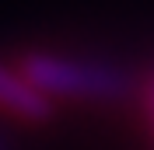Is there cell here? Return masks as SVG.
I'll return each mask as SVG.
<instances>
[{
    "mask_svg": "<svg viewBox=\"0 0 154 150\" xmlns=\"http://www.w3.org/2000/svg\"><path fill=\"white\" fill-rule=\"evenodd\" d=\"M21 77L49 101H95V105H116L140 94V77L123 63L91 56H67V52H21L14 59Z\"/></svg>",
    "mask_w": 154,
    "mask_h": 150,
    "instance_id": "cell-1",
    "label": "cell"
},
{
    "mask_svg": "<svg viewBox=\"0 0 154 150\" xmlns=\"http://www.w3.org/2000/svg\"><path fill=\"white\" fill-rule=\"evenodd\" d=\"M0 115H7L14 122H25V126H46L56 115V105L49 98H42L21 77V70L14 63L0 59Z\"/></svg>",
    "mask_w": 154,
    "mask_h": 150,
    "instance_id": "cell-2",
    "label": "cell"
},
{
    "mask_svg": "<svg viewBox=\"0 0 154 150\" xmlns=\"http://www.w3.org/2000/svg\"><path fill=\"white\" fill-rule=\"evenodd\" d=\"M140 101H144V112H147V126H151V143H154V66L140 77V94H137Z\"/></svg>",
    "mask_w": 154,
    "mask_h": 150,
    "instance_id": "cell-3",
    "label": "cell"
},
{
    "mask_svg": "<svg viewBox=\"0 0 154 150\" xmlns=\"http://www.w3.org/2000/svg\"><path fill=\"white\" fill-rule=\"evenodd\" d=\"M0 150H14V147H11V140L4 136V133H0Z\"/></svg>",
    "mask_w": 154,
    "mask_h": 150,
    "instance_id": "cell-4",
    "label": "cell"
}]
</instances>
